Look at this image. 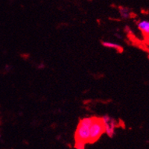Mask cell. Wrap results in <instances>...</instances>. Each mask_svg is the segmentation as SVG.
Returning a JSON list of instances; mask_svg holds the SVG:
<instances>
[{
  "label": "cell",
  "instance_id": "obj_1",
  "mask_svg": "<svg viewBox=\"0 0 149 149\" xmlns=\"http://www.w3.org/2000/svg\"><path fill=\"white\" fill-rule=\"evenodd\" d=\"M93 117H86L80 120L74 134L75 142H82L86 145L89 143L90 135V127L93 123Z\"/></svg>",
  "mask_w": 149,
  "mask_h": 149
},
{
  "label": "cell",
  "instance_id": "obj_2",
  "mask_svg": "<svg viewBox=\"0 0 149 149\" xmlns=\"http://www.w3.org/2000/svg\"><path fill=\"white\" fill-rule=\"evenodd\" d=\"M104 133L103 122L101 118L93 117V123L90 127V135L89 143H94L99 139L102 134Z\"/></svg>",
  "mask_w": 149,
  "mask_h": 149
},
{
  "label": "cell",
  "instance_id": "obj_3",
  "mask_svg": "<svg viewBox=\"0 0 149 149\" xmlns=\"http://www.w3.org/2000/svg\"><path fill=\"white\" fill-rule=\"evenodd\" d=\"M101 119H102L104 127V133L108 136L109 137L112 138L115 135L116 122L113 118H111V117L107 115L104 116Z\"/></svg>",
  "mask_w": 149,
  "mask_h": 149
},
{
  "label": "cell",
  "instance_id": "obj_4",
  "mask_svg": "<svg viewBox=\"0 0 149 149\" xmlns=\"http://www.w3.org/2000/svg\"><path fill=\"white\" fill-rule=\"evenodd\" d=\"M137 27L142 33L149 36V20L143 19L137 22Z\"/></svg>",
  "mask_w": 149,
  "mask_h": 149
},
{
  "label": "cell",
  "instance_id": "obj_5",
  "mask_svg": "<svg viewBox=\"0 0 149 149\" xmlns=\"http://www.w3.org/2000/svg\"><path fill=\"white\" fill-rule=\"evenodd\" d=\"M102 46L106 48H108V49H116V51L119 52H122V46L118 44V43H116V42H107V41H105V42H102Z\"/></svg>",
  "mask_w": 149,
  "mask_h": 149
},
{
  "label": "cell",
  "instance_id": "obj_6",
  "mask_svg": "<svg viewBox=\"0 0 149 149\" xmlns=\"http://www.w3.org/2000/svg\"><path fill=\"white\" fill-rule=\"evenodd\" d=\"M119 11L121 17L123 19H129L131 17V11L129 8L125 7H119Z\"/></svg>",
  "mask_w": 149,
  "mask_h": 149
},
{
  "label": "cell",
  "instance_id": "obj_7",
  "mask_svg": "<svg viewBox=\"0 0 149 149\" xmlns=\"http://www.w3.org/2000/svg\"><path fill=\"white\" fill-rule=\"evenodd\" d=\"M75 148L76 149H84L85 144L82 142H75Z\"/></svg>",
  "mask_w": 149,
  "mask_h": 149
},
{
  "label": "cell",
  "instance_id": "obj_8",
  "mask_svg": "<svg viewBox=\"0 0 149 149\" xmlns=\"http://www.w3.org/2000/svg\"><path fill=\"white\" fill-rule=\"evenodd\" d=\"M0 137H1V134H0Z\"/></svg>",
  "mask_w": 149,
  "mask_h": 149
}]
</instances>
